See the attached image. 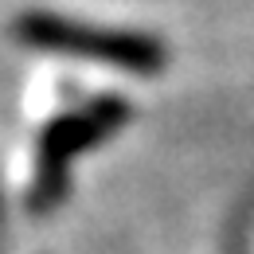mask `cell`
<instances>
[{
	"mask_svg": "<svg viewBox=\"0 0 254 254\" xmlns=\"http://www.w3.org/2000/svg\"><path fill=\"white\" fill-rule=\"evenodd\" d=\"M129 114L133 110L126 98L102 94L86 102L82 110H70V114H59L55 122H47V129L39 133V145H35V176L28 188V211H35V215L55 211L66 199L70 160L102 145L110 133H118L129 122Z\"/></svg>",
	"mask_w": 254,
	"mask_h": 254,
	"instance_id": "cell-1",
	"label": "cell"
},
{
	"mask_svg": "<svg viewBox=\"0 0 254 254\" xmlns=\"http://www.w3.org/2000/svg\"><path fill=\"white\" fill-rule=\"evenodd\" d=\"M12 32L20 43L35 51H55V55H78L98 63L122 66L129 74H160L168 63V51L157 35L149 32H126V28H98L82 20H66L51 12H24Z\"/></svg>",
	"mask_w": 254,
	"mask_h": 254,
	"instance_id": "cell-2",
	"label": "cell"
}]
</instances>
